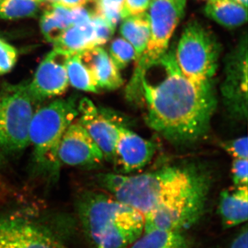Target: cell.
Wrapping results in <instances>:
<instances>
[{
    "instance_id": "cell-1",
    "label": "cell",
    "mask_w": 248,
    "mask_h": 248,
    "mask_svg": "<svg viewBox=\"0 0 248 248\" xmlns=\"http://www.w3.org/2000/svg\"><path fill=\"white\" fill-rule=\"evenodd\" d=\"M160 77L144 75L141 97L146 104L150 128L172 143H189L208 132L217 99L212 84L200 86L186 78L170 50L156 63Z\"/></svg>"
},
{
    "instance_id": "cell-2",
    "label": "cell",
    "mask_w": 248,
    "mask_h": 248,
    "mask_svg": "<svg viewBox=\"0 0 248 248\" xmlns=\"http://www.w3.org/2000/svg\"><path fill=\"white\" fill-rule=\"evenodd\" d=\"M97 181L116 200L144 216L172 201L209 192L212 175L204 166L190 163L138 174H99Z\"/></svg>"
},
{
    "instance_id": "cell-3",
    "label": "cell",
    "mask_w": 248,
    "mask_h": 248,
    "mask_svg": "<svg viewBox=\"0 0 248 248\" xmlns=\"http://www.w3.org/2000/svg\"><path fill=\"white\" fill-rule=\"evenodd\" d=\"M78 103L73 97L58 99L35 111L29 130L33 147V169L39 175L55 180L60 173L59 148L62 139L78 116Z\"/></svg>"
},
{
    "instance_id": "cell-4",
    "label": "cell",
    "mask_w": 248,
    "mask_h": 248,
    "mask_svg": "<svg viewBox=\"0 0 248 248\" xmlns=\"http://www.w3.org/2000/svg\"><path fill=\"white\" fill-rule=\"evenodd\" d=\"M186 0H152L149 6L151 35L146 49L135 62L127 85L126 97L135 101L141 97V81L148 69L159 63L167 53L170 39L184 14Z\"/></svg>"
},
{
    "instance_id": "cell-5",
    "label": "cell",
    "mask_w": 248,
    "mask_h": 248,
    "mask_svg": "<svg viewBox=\"0 0 248 248\" xmlns=\"http://www.w3.org/2000/svg\"><path fill=\"white\" fill-rule=\"evenodd\" d=\"M38 102L29 84L6 85L0 97V154L11 157L30 144L29 130Z\"/></svg>"
},
{
    "instance_id": "cell-6",
    "label": "cell",
    "mask_w": 248,
    "mask_h": 248,
    "mask_svg": "<svg viewBox=\"0 0 248 248\" xmlns=\"http://www.w3.org/2000/svg\"><path fill=\"white\" fill-rule=\"evenodd\" d=\"M220 53L221 45L213 31L192 21L184 29L174 57L186 78L196 84L205 86L212 84Z\"/></svg>"
},
{
    "instance_id": "cell-7",
    "label": "cell",
    "mask_w": 248,
    "mask_h": 248,
    "mask_svg": "<svg viewBox=\"0 0 248 248\" xmlns=\"http://www.w3.org/2000/svg\"><path fill=\"white\" fill-rule=\"evenodd\" d=\"M76 206L85 234L97 247L104 235L117 223L144 222L141 213L102 192H83Z\"/></svg>"
},
{
    "instance_id": "cell-8",
    "label": "cell",
    "mask_w": 248,
    "mask_h": 248,
    "mask_svg": "<svg viewBox=\"0 0 248 248\" xmlns=\"http://www.w3.org/2000/svg\"><path fill=\"white\" fill-rule=\"evenodd\" d=\"M209 192H200L161 205L143 216V232H181L194 226L203 216Z\"/></svg>"
},
{
    "instance_id": "cell-9",
    "label": "cell",
    "mask_w": 248,
    "mask_h": 248,
    "mask_svg": "<svg viewBox=\"0 0 248 248\" xmlns=\"http://www.w3.org/2000/svg\"><path fill=\"white\" fill-rule=\"evenodd\" d=\"M0 248H68L36 222L17 215H0Z\"/></svg>"
},
{
    "instance_id": "cell-10",
    "label": "cell",
    "mask_w": 248,
    "mask_h": 248,
    "mask_svg": "<svg viewBox=\"0 0 248 248\" xmlns=\"http://www.w3.org/2000/svg\"><path fill=\"white\" fill-rule=\"evenodd\" d=\"M71 55L53 49L44 59L29 84V91L37 102L61 95L68 89L67 63Z\"/></svg>"
},
{
    "instance_id": "cell-11",
    "label": "cell",
    "mask_w": 248,
    "mask_h": 248,
    "mask_svg": "<svg viewBox=\"0 0 248 248\" xmlns=\"http://www.w3.org/2000/svg\"><path fill=\"white\" fill-rule=\"evenodd\" d=\"M58 157L61 164L79 168H94L104 159L102 151L78 120L65 132Z\"/></svg>"
},
{
    "instance_id": "cell-12",
    "label": "cell",
    "mask_w": 248,
    "mask_h": 248,
    "mask_svg": "<svg viewBox=\"0 0 248 248\" xmlns=\"http://www.w3.org/2000/svg\"><path fill=\"white\" fill-rule=\"evenodd\" d=\"M156 151L155 142L141 138L118 124L113 160L120 170L117 174H129L143 169L149 164Z\"/></svg>"
},
{
    "instance_id": "cell-13",
    "label": "cell",
    "mask_w": 248,
    "mask_h": 248,
    "mask_svg": "<svg viewBox=\"0 0 248 248\" xmlns=\"http://www.w3.org/2000/svg\"><path fill=\"white\" fill-rule=\"evenodd\" d=\"M247 54L246 38L231 55L222 88L226 105L235 114L243 117H247L248 113Z\"/></svg>"
},
{
    "instance_id": "cell-14",
    "label": "cell",
    "mask_w": 248,
    "mask_h": 248,
    "mask_svg": "<svg viewBox=\"0 0 248 248\" xmlns=\"http://www.w3.org/2000/svg\"><path fill=\"white\" fill-rule=\"evenodd\" d=\"M78 109V122L99 147L104 159L113 161L118 124L110 120L88 98L79 101Z\"/></svg>"
},
{
    "instance_id": "cell-15",
    "label": "cell",
    "mask_w": 248,
    "mask_h": 248,
    "mask_svg": "<svg viewBox=\"0 0 248 248\" xmlns=\"http://www.w3.org/2000/svg\"><path fill=\"white\" fill-rule=\"evenodd\" d=\"M79 55L81 62L92 74L99 90H115L123 84L120 70L102 47H94Z\"/></svg>"
},
{
    "instance_id": "cell-16",
    "label": "cell",
    "mask_w": 248,
    "mask_h": 248,
    "mask_svg": "<svg viewBox=\"0 0 248 248\" xmlns=\"http://www.w3.org/2000/svg\"><path fill=\"white\" fill-rule=\"evenodd\" d=\"M222 224L231 228L246 223L248 217V186H239L222 191L218 203Z\"/></svg>"
},
{
    "instance_id": "cell-17",
    "label": "cell",
    "mask_w": 248,
    "mask_h": 248,
    "mask_svg": "<svg viewBox=\"0 0 248 248\" xmlns=\"http://www.w3.org/2000/svg\"><path fill=\"white\" fill-rule=\"evenodd\" d=\"M54 46L55 50L71 55L99 46L92 21L68 27Z\"/></svg>"
},
{
    "instance_id": "cell-18",
    "label": "cell",
    "mask_w": 248,
    "mask_h": 248,
    "mask_svg": "<svg viewBox=\"0 0 248 248\" xmlns=\"http://www.w3.org/2000/svg\"><path fill=\"white\" fill-rule=\"evenodd\" d=\"M204 11L207 17L228 29L241 27L247 21V8L232 0H208Z\"/></svg>"
},
{
    "instance_id": "cell-19",
    "label": "cell",
    "mask_w": 248,
    "mask_h": 248,
    "mask_svg": "<svg viewBox=\"0 0 248 248\" xmlns=\"http://www.w3.org/2000/svg\"><path fill=\"white\" fill-rule=\"evenodd\" d=\"M120 32L124 40L135 49L136 62L144 51L149 41L151 25L148 14L143 13L124 18L121 25Z\"/></svg>"
},
{
    "instance_id": "cell-20",
    "label": "cell",
    "mask_w": 248,
    "mask_h": 248,
    "mask_svg": "<svg viewBox=\"0 0 248 248\" xmlns=\"http://www.w3.org/2000/svg\"><path fill=\"white\" fill-rule=\"evenodd\" d=\"M71 25L70 9L58 2L49 5L41 17L40 27L42 33L46 40L53 45Z\"/></svg>"
},
{
    "instance_id": "cell-21",
    "label": "cell",
    "mask_w": 248,
    "mask_h": 248,
    "mask_svg": "<svg viewBox=\"0 0 248 248\" xmlns=\"http://www.w3.org/2000/svg\"><path fill=\"white\" fill-rule=\"evenodd\" d=\"M130 248H192V245L181 232L153 230L143 232Z\"/></svg>"
},
{
    "instance_id": "cell-22",
    "label": "cell",
    "mask_w": 248,
    "mask_h": 248,
    "mask_svg": "<svg viewBox=\"0 0 248 248\" xmlns=\"http://www.w3.org/2000/svg\"><path fill=\"white\" fill-rule=\"evenodd\" d=\"M143 227L144 222L117 223L104 235L99 245L104 248H128L143 234Z\"/></svg>"
},
{
    "instance_id": "cell-23",
    "label": "cell",
    "mask_w": 248,
    "mask_h": 248,
    "mask_svg": "<svg viewBox=\"0 0 248 248\" xmlns=\"http://www.w3.org/2000/svg\"><path fill=\"white\" fill-rule=\"evenodd\" d=\"M68 82L73 87L85 92H99L97 82L91 72L85 66L79 54L72 55L67 63Z\"/></svg>"
},
{
    "instance_id": "cell-24",
    "label": "cell",
    "mask_w": 248,
    "mask_h": 248,
    "mask_svg": "<svg viewBox=\"0 0 248 248\" xmlns=\"http://www.w3.org/2000/svg\"><path fill=\"white\" fill-rule=\"evenodd\" d=\"M45 0H4L0 5V17L16 19L35 17Z\"/></svg>"
},
{
    "instance_id": "cell-25",
    "label": "cell",
    "mask_w": 248,
    "mask_h": 248,
    "mask_svg": "<svg viewBox=\"0 0 248 248\" xmlns=\"http://www.w3.org/2000/svg\"><path fill=\"white\" fill-rule=\"evenodd\" d=\"M125 0H96L94 2V14L99 15L107 21L114 30L123 19Z\"/></svg>"
},
{
    "instance_id": "cell-26",
    "label": "cell",
    "mask_w": 248,
    "mask_h": 248,
    "mask_svg": "<svg viewBox=\"0 0 248 248\" xmlns=\"http://www.w3.org/2000/svg\"><path fill=\"white\" fill-rule=\"evenodd\" d=\"M109 55L120 71L136 59V53L133 46L124 38H117L112 41Z\"/></svg>"
},
{
    "instance_id": "cell-27",
    "label": "cell",
    "mask_w": 248,
    "mask_h": 248,
    "mask_svg": "<svg viewBox=\"0 0 248 248\" xmlns=\"http://www.w3.org/2000/svg\"><path fill=\"white\" fill-rule=\"evenodd\" d=\"M17 60V50L0 38V75L9 73L14 68Z\"/></svg>"
},
{
    "instance_id": "cell-28",
    "label": "cell",
    "mask_w": 248,
    "mask_h": 248,
    "mask_svg": "<svg viewBox=\"0 0 248 248\" xmlns=\"http://www.w3.org/2000/svg\"><path fill=\"white\" fill-rule=\"evenodd\" d=\"M222 148L234 159H248V143L246 136L222 142Z\"/></svg>"
},
{
    "instance_id": "cell-29",
    "label": "cell",
    "mask_w": 248,
    "mask_h": 248,
    "mask_svg": "<svg viewBox=\"0 0 248 248\" xmlns=\"http://www.w3.org/2000/svg\"><path fill=\"white\" fill-rule=\"evenodd\" d=\"M93 27L95 32L98 46L105 45L112 38L115 31L108 24L107 21L100 16L93 14L92 16Z\"/></svg>"
},
{
    "instance_id": "cell-30",
    "label": "cell",
    "mask_w": 248,
    "mask_h": 248,
    "mask_svg": "<svg viewBox=\"0 0 248 248\" xmlns=\"http://www.w3.org/2000/svg\"><path fill=\"white\" fill-rule=\"evenodd\" d=\"M232 177L234 186H248V159L233 160L232 164Z\"/></svg>"
},
{
    "instance_id": "cell-31",
    "label": "cell",
    "mask_w": 248,
    "mask_h": 248,
    "mask_svg": "<svg viewBox=\"0 0 248 248\" xmlns=\"http://www.w3.org/2000/svg\"><path fill=\"white\" fill-rule=\"evenodd\" d=\"M151 0H125L123 19L129 16L143 14L149 7Z\"/></svg>"
},
{
    "instance_id": "cell-32",
    "label": "cell",
    "mask_w": 248,
    "mask_h": 248,
    "mask_svg": "<svg viewBox=\"0 0 248 248\" xmlns=\"http://www.w3.org/2000/svg\"><path fill=\"white\" fill-rule=\"evenodd\" d=\"M248 233L247 225H245L233 239L230 248H248Z\"/></svg>"
},
{
    "instance_id": "cell-33",
    "label": "cell",
    "mask_w": 248,
    "mask_h": 248,
    "mask_svg": "<svg viewBox=\"0 0 248 248\" xmlns=\"http://www.w3.org/2000/svg\"><path fill=\"white\" fill-rule=\"evenodd\" d=\"M90 0H58V2L66 9H71L85 6Z\"/></svg>"
},
{
    "instance_id": "cell-34",
    "label": "cell",
    "mask_w": 248,
    "mask_h": 248,
    "mask_svg": "<svg viewBox=\"0 0 248 248\" xmlns=\"http://www.w3.org/2000/svg\"><path fill=\"white\" fill-rule=\"evenodd\" d=\"M235 2L238 3V4L242 5L245 7L247 8L248 6V0H232Z\"/></svg>"
},
{
    "instance_id": "cell-35",
    "label": "cell",
    "mask_w": 248,
    "mask_h": 248,
    "mask_svg": "<svg viewBox=\"0 0 248 248\" xmlns=\"http://www.w3.org/2000/svg\"><path fill=\"white\" fill-rule=\"evenodd\" d=\"M47 1H50V2L54 3V2H58V0H47Z\"/></svg>"
},
{
    "instance_id": "cell-36",
    "label": "cell",
    "mask_w": 248,
    "mask_h": 248,
    "mask_svg": "<svg viewBox=\"0 0 248 248\" xmlns=\"http://www.w3.org/2000/svg\"><path fill=\"white\" fill-rule=\"evenodd\" d=\"M97 248H104L102 247V246H101V245H99V246H98Z\"/></svg>"
},
{
    "instance_id": "cell-37",
    "label": "cell",
    "mask_w": 248,
    "mask_h": 248,
    "mask_svg": "<svg viewBox=\"0 0 248 248\" xmlns=\"http://www.w3.org/2000/svg\"><path fill=\"white\" fill-rule=\"evenodd\" d=\"M4 1V0H0V5H1V3H2V1Z\"/></svg>"
},
{
    "instance_id": "cell-38",
    "label": "cell",
    "mask_w": 248,
    "mask_h": 248,
    "mask_svg": "<svg viewBox=\"0 0 248 248\" xmlns=\"http://www.w3.org/2000/svg\"><path fill=\"white\" fill-rule=\"evenodd\" d=\"M93 1H96V0H93Z\"/></svg>"
}]
</instances>
